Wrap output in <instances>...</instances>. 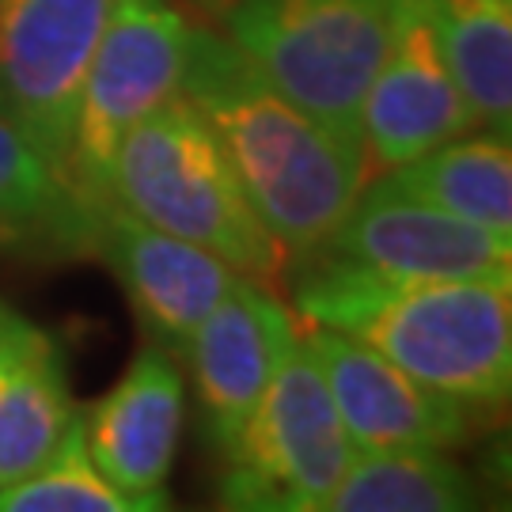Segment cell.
<instances>
[{"label": "cell", "mask_w": 512, "mask_h": 512, "mask_svg": "<svg viewBox=\"0 0 512 512\" xmlns=\"http://www.w3.org/2000/svg\"><path fill=\"white\" fill-rule=\"evenodd\" d=\"M296 311L384 353L418 384L486 410L512 387V281L384 277L327 255L300 258Z\"/></svg>", "instance_id": "cell-1"}, {"label": "cell", "mask_w": 512, "mask_h": 512, "mask_svg": "<svg viewBox=\"0 0 512 512\" xmlns=\"http://www.w3.org/2000/svg\"><path fill=\"white\" fill-rule=\"evenodd\" d=\"M217 133L239 183L289 258L319 251L368 179V160L342 148L319 122L270 88L232 38L190 27L179 84Z\"/></svg>", "instance_id": "cell-2"}, {"label": "cell", "mask_w": 512, "mask_h": 512, "mask_svg": "<svg viewBox=\"0 0 512 512\" xmlns=\"http://www.w3.org/2000/svg\"><path fill=\"white\" fill-rule=\"evenodd\" d=\"M107 202L213 251L236 274L270 289L285 277L289 255L255 213L217 133L183 95L148 114L118 145Z\"/></svg>", "instance_id": "cell-3"}, {"label": "cell", "mask_w": 512, "mask_h": 512, "mask_svg": "<svg viewBox=\"0 0 512 512\" xmlns=\"http://www.w3.org/2000/svg\"><path fill=\"white\" fill-rule=\"evenodd\" d=\"M391 8L395 0H232L228 38L270 88L365 156L361 107L391 38Z\"/></svg>", "instance_id": "cell-4"}, {"label": "cell", "mask_w": 512, "mask_h": 512, "mask_svg": "<svg viewBox=\"0 0 512 512\" xmlns=\"http://www.w3.org/2000/svg\"><path fill=\"white\" fill-rule=\"evenodd\" d=\"M353 452L327 380L296 334L224 456L220 501L258 512H323Z\"/></svg>", "instance_id": "cell-5"}, {"label": "cell", "mask_w": 512, "mask_h": 512, "mask_svg": "<svg viewBox=\"0 0 512 512\" xmlns=\"http://www.w3.org/2000/svg\"><path fill=\"white\" fill-rule=\"evenodd\" d=\"M190 23L171 0H114L76 103L69 183L88 205L107 202L114 152L148 114L179 95Z\"/></svg>", "instance_id": "cell-6"}, {"label": "cell", "mask_w": 512, "mask_h": 512, "mask_svg": "<svg viewBox=\"0 0 512 512\" xmlns=\"http://www.w3.org/2000/svg\"><path fill=\"white\" fill-rule=\"evenodd\" d=\"M114 0H0V114L65 175L80 88Z\"/></svg>", "instance_id": "cell-7"}, {"label": "cell", "mask_w": 512, "mask_h": 512, "mask_svg": "<svg viewBox=\"0 0 512 512\" xmlns=\"http://www.w3.org/2000/svg\"><path fill=\"white\" fill-rule=\"evenodd\" d=\"M311 255H327L384 277L512 281V236L418 202L380 175L357 190L346 217Z\"/></svg>", "instance_id": "cell-8"}, {"label": "cell", "mask_w": 512, "mask_h": 512, "mask_svg": "<svg viewBox=\"0 0 512 512\" xmlns=\"http://www.w3.org/2000/svg\"><path fill=\"white\" fill-rule=\"evenodd\" d=\"M330 387L338 418L357 452L384 448H459L475 433V406L418 384L384 353L342 330L315 327L300 334Z\"/></svg>", "instance_id": "cell-9"}, {"label": "cell", "mask_w": 512, "mask_h": 512, "mask_svg": "<svg viewBox=\"0 0 512 512\" xmlns=\"http://www.w3.org/2000/svg\"><path fill=\"white\" fill-rule=\"evenodd\" d=\"M478 129L421 0H395L391 38L361 107L368 164L384 171Z\"/></svg>", "instance_id": "cell-10"}, {"label": "cell", "mask_w": 512, "mask_h": 512, "mask_svg": "<svg viewBox=\"0 0 512 512\" xmlns=\"http://www.w3.org/2000/svg\"><path fill=\"white\" fill-rule=\"evenodd\" d=\"M92 251L107 258L114 277L122 281L148 342L175 361L186 353L205 315L220 304V296L243 277L213 251L152 228L114 202H103L95 213Z\"/></svg>", "instance_id": "cell-11"}, {"label": "cell", "mask_w": 512, "mask_h": 512, "mask_svg": "<svg viewBox=\"0 0 512 512\" xmlns=\"http://www.w3.org/2000/svg\"><path fill=\"white\" fill-rule=\"evenodd\" d=\"M293 338V315L274 289L255 277H239L194 330L183 361L194 368L205 429L220 459L232 452L243 425L251 421Z\"/></svg>", "instance_id": "cell-12"}, {"label": "cell", "mask_w": 512, "mask_h": 512, "mask_svg": "<svg viewBox=\"0 0 512 512\" xmlns=\"http://www.w3.org/2000/svg\"><path fill=\"white\" fill-rule=\"evenodd\" d=\"M186 421V387L179 361L148 342L126 376L84 418V440L95 467L133 512L167 505V475Z\"/></svg>", "instance_id": "cell-13"}, {"label": "cell", "mask_w": 512, "mask_h": 512, "mask_svg": "<svg viewBox=\"0 0 512 512\" xmlns=\"http://www.w3.org/2000/svg\"><path fill=\"white\" fill-rule=\"evenodd\" d=\"M73 421L61 342L0 304V486L42 467Z\"/></svg>", "instance_id": "cell-14"}, {"label": "cell", "mask_w": 512, "mask_h": 512, "mask_svg": "<svg viewBox=\"0 0 512 512\" xmlns=\"http://www.w3.org/2000/svg\"><path fill=\"white\" fill-rule=\"evenodd\" d=\"M95 213L69 175L0 114V247L23 255H84L92 251Z\"/></svg>", "instance_id": "cell-15"}, {"label": "cell", "mask_w": 512, "mask_h": 512, "mask_svg": "<svg viewBox=\"0 0 512 512\" xmlns=\"http://www.w3.org/2000/svg\"><path fill=\"white\" fill-rule=\"evenodd\" d=\"M391 183L452 213L475 220L490 232L512 236V148L509 133L482 129L478 137L459 133L444 145L421 152L384 171Z\"/></svg>", "instance_id": "cell-16"}, {"label": "cell", "mask_w": 512, "mask_h": 512, "mask_svg": "<svg viewBox=\"0 0 512 512\" xmlns=\"http://www.w3.org/2000/svg\"><path fill=\"white\" fill-rule=\"evenodd\" d=\"M478 129H512V0H421Z\"/></svg>", "instance_id": "cell-17"}, {"label": "cell", "mask_w": 512, "mask_h": 512, "mask_svg": "<svg viewBox=\"0 0 512 512\" xmlns=\"http://www.w3.org/2000/svg\"><path fill=\"white\" fill-rule=\"evenodd\" d=\"M478 509L475 478L444 448L353 452L323 512H467Z\"/></svg>", "instance_id": "cell-18"}, {"label": "cell", "mask_w": 512, "mask_h": 512, "mask_svg": "<svg viewBox=\"0 0 512 512\" xmlns=\"http://www.w3.org/2000/svg\"><path fill=\"white\" fill-rule=\"evenodd\" d=\"M0 512H133V505L95 467L84 418L76 414L54 456L31 475L0 486Z\"/></svg>", "instance_id": "cell-19"}]
</instances>
